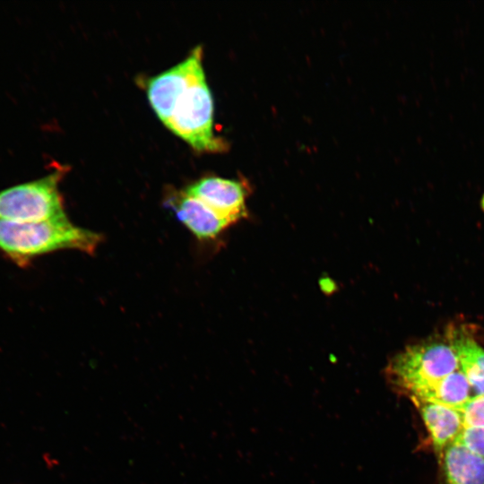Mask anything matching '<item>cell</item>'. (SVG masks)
Segmentation results:
<instances>
[{"instance_id":"1","label":"cell","mask_w":484,"mask_h":484,"mask_svg":"<svg viewBox=\"0 0 484 484\" xmlns=\"http://www.w3.org/2000/svg\"><path fill=\"white\" fill-rule=\"evenodd\" d=\"M102 236L66 217L38 222L0 221V252L19 267L43 255L65 249L92 254Z\"/></svg>"},{"instance_id":"2","label":"cell","mask_w":484,"mask_h":484,"mask_svg":"<svg viewBox=\"0 0 484 484\" xmlns=\"http://www.w3.org/2000/svg\"><path fill=\"white\" fill-rule=\"evenodd\" d=\"M166 126L198 151H220L225 143L212 130L213 100L203 69L174 95Z\"/></svg>"},{"instance_id":"3","label":"cell","mask_w":484,"mask_h":484,"mask_svg":"<svg viewBox=\"0 0 484 484\" xmlns=\"http://www.w3.org/2000/svg\"><path fill=\"white\" fill-rule=\"evenodd\" d=\"M458 368L449 342L432 341L406 347L391 359L386 375L394 387L411 397Z\"/></svg>"},{"instance_id":"4","label":"cell","mask_w":484,"mask_h":484,"mask_svg":"<svg viewBox=\"0 0 484 484\" xmlns=\"http://www.w3.org/2000/svg\"><path fill=\"white\" fill-rule=\"evenodd\" d=\"M63 167L29 182L0 190V221L38 222L66 217L59 183Z\"/></svg>"},{"instance_id":"5","label":"cell","mask_w":484,"mask_h":484,"mask_svg":"<svg viewBox=\"0 0 484 484\" xmlns=\"http://www.w3.org/2000/svg\"><path fill=\"white\" fill-rule=\"evenodd\" d=\"M185 192L202 201L230 224L246 215V193L238 181L205 177L191 184Z\"/></svg>"},{"instance_id":"6","label":"cell","mask_w":484,"mask_h":484,"mask_svg":"<svg viewBox=\"0 0 484 484\" xmlns=\"http://www.w3.org/2000/svg\"><path fill=\"white\" fill-rule=\"evenodd\" d=\"M202 52L200 46L195 47L182 62L147 82L149 102L164 125L174 93L203 69Z\"/></svg>"},{"instance_id":"7","label":"cell","mask_w":484,"mask_h":484,"mask_svg":"<svg viewBox=\"0 0 484 484\" xmlns=\"http://www.w3.org/2000/svg\"><path fill=\"white\" fill-rule=\"evenodd\" d=\"M167 203L177 219L200 240L213 239L231 225L185 190L169 196Z\"/></svg>"},{"instance_id":"8","label":"cell","mask_w":484,"mask_h":484,"mask_svg":"<svg viewBox=\"0 0 484 484\" xmlns=\"http://www.w3.org/2000/svg\"><path fill=\"white\" fill-rule=\"evenodd\" d=\"M411 401L420 412L436 452L443 454L447 445L454 442L462 428L459 411L454 408L437 403Z\"/></svg>"},{"instance_id":"9","label":"cell","mask_w":484,"mask_h":484,"mask_svg":"<svg viewBox=\"0 0 484 484\" xmlns=\"http://www.w3.org/2000/svg\"><path fill=\"white\" fill-rule=\"evenodd\" d=\"M448 341L456 354L459 370L475 395H484V350L461 330H450Z\"/></svg>"},{"instance_id":"10","label":"cell","mask_w":484,"mask_h":484,"mask_svg":"<svg viewBox=\"0 0 484 484\" xmlns=\"http://www.w3.org/2000/svg\"><path fill=\"white\" fill-rule=\"evenodd\" d=\"M445 484H484V459L451 443L443 453Z\"/></svg>"},{"instance_id":"11","label":"cell","mask_w":484,"mask_h":484,"mask_svg":"<svg viewBox=\"0 0 484 484\" xmlns=\"http://www.w3.org/2000/svg\"><path fill=\"white\" fill-rule=\"evenodd\" d=\"M471 389L466 377L458 368L410 398L457 409L471 398Z\"/></svg>"},{"instance_id":"12","label":"cell","mask_w":484,"mask_h":484,"mask_svg":"<svg viewBox=\"0 0 484 484\" xmlns=\"http://www.w3.org/2000/svg\"><path fill=\"white\" fill-rule=\"evenodd\" d=\"M462 418V428H484V395H474L456 409Z\"/></svg>"},{"instance_id":"13","label":"cell","mask_w":484,"mask_h":484,"mask_svg":"<svg viewBox=\"0 0 484 484\" xmlns=\"http://www.w3.org/2000/svg\"><path fill=\"white\" fill-rule=\"evenodd\" d=\"M453 443L484 459V428H462Z\"/></svg>"},{"instance_id":"14","label":"cell","mask_w":484,"mask_h":484,"mask_svg":"<svg viewBox=\"0 0 484 484\" xmlns=\"http://www.w3.org/2000/svg\"><path fill=\"white\" fill-rule=\"evenodd\" d=\"M481 206H482V208L484 210V194H483L482 199H481Z\"/></svg>"}]
</instances>
